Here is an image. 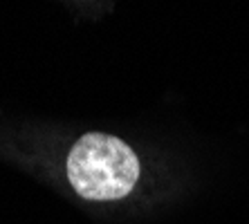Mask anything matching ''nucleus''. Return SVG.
I'll return each instance as SVG.
<instances>
[{"label":"nucleus","instance_id":"f257e3e1","mask_svg":"<svg viewBox=\"0 0 249 224\" xmlns=\"http://www.w3.org/2000/svg\"><path fill=\"white\" fill-rule=\"evenodd\" d=\"M68 177L86 200H119L133 190L139 161L122 139L90 132L70 150Z\"/></svg>","mask_w":249,"mask_h":224}]
</instances>
